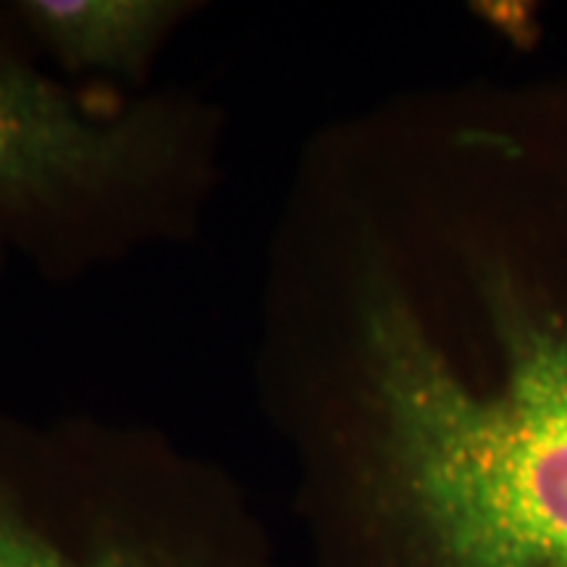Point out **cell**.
Here are the masks:
<instances>
[{
  "instance_id": "6da1fadb",
  "label": "cell",
  "mask_w": 567,
  "mask_h": 567,
  "mask_svg": "<svg viewBox=\"0 0 567 567\" xmlns=\"http://www.w3.org/2000/svg\"><path fill=\"white\" fill-rule=\"evenodd\" d=\"M255 375L310 567H567V71L310 134Z\"/></svg>"
},
{
  "instance_id": "7a4b0ae2",
  "label": "cell",
  "mask_w": 567,
  "mask_h": 567,
  "mask_svg": "<svg viewBox=\"0 0 567 567\" xmlns=\"http://www.w3.org/2000/svg\"><path fill=\"white\" fill-rule=\"evenodd\" d=\"M224 113L184 90L92 101L0 3V245L66 284L189 243L221 184Z\"/></svg>"
},
{
  "instance_id": "3957f363",
  "label": "cell",
  "mask_w": 567,
  "mask_h": 567,
  "mask_svg": "<svg viewBox=\"0 0 567 567\" xmlns=\"http://www.w3.org/2000/svg\"><path fill=\"white\" fill-rule=\"evenodd\" d=\"M0 567H297L221 465L158 429L0 408Z\"/></svg>"
},
{
  "instance_id": "277c9868",
  "label": "cell",
  "mask_w": 567,
  "mask_h": 567,
  "mask_svg": "<svg viewBox=\"0 0 567 567\" xmlns=\"http://www.w3.org/2000/svg\"><path fill=\"white\" fill-rule=\"evenodd\" d=\"M21 32L71 76H109L142 87L176 30L200 11L193 0H11Z\"/></svg>"
},
{
  "instance_id": "5b68a950",
  "label": "cell",
  "mask_w": 567,
  "mask_h": 567,
  "mask_svg": "<svg viewBox=\"0 0 567 567\" xmlns=\"http://www.w3.org/2000/svg\"><path fill=\"white\" fill-rule=\"evenodd\" d=\"M6 258H9V252H6V247L0 245V268H3V264H6Z\"/></svg>"
}]
</instances>
